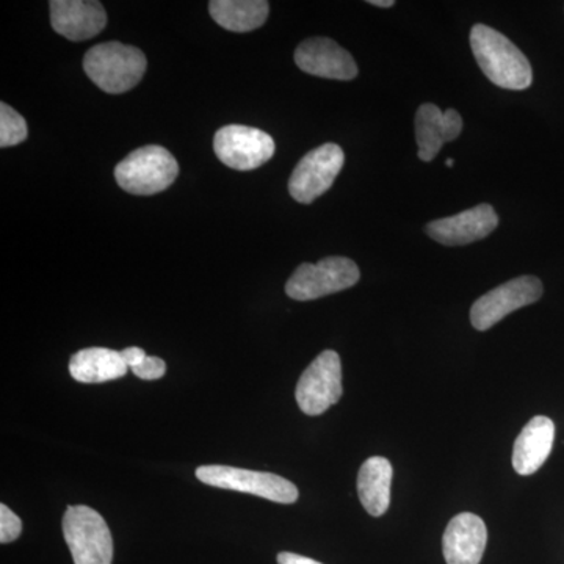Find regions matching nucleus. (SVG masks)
Listing matches in <instances>:
<instances>
[{
	"instance_id": "6",
	"label": "nucleus",
	"mask_w": 564,
	"mask_h": 564,
	"mask_svg": "<svg viewBox=\"0 0 564 564\" xmlns=\"http://www.w3.org/2000/svg\"><path fill=\"white\" fill-rule=\"evenodd\" d=\"M196 478L214 488L251 494L272 502L295 503L299 500L296 486L276 474L256 473L231 466H202L196 469Z\"/></svg>"
},
{
	"instance_id": "9",
	"label": "nucleus",
	"mask_w": 564,
	"mask_h": 564,
	"mask_svg": "<svg viewBox=\"0 0 564 564\" xmlns=\"http://www.w3.org/2000/svg\"><path fill=\"white\" fill-rule=\"evenodd\" d=\"M343 148L334 143L322 144L307 152L293 170L289 192L295 202L311 204L328 192L344 169Z\"/></svg>"
},
{
	"instance_id": "21",
	"label": "nucleus",
	"mask_w": 564,
	"mask_h": 564,
	"mask_svg": "<svg viewBox=\"0 0 564 564\" xmlns=\"http://www.w3.org/2000/svg\"><path fill=\"white\" fill-rule=\"evenodd\" d=\"M22 532V522L7 505H0V543L17 541Z\"/></svg>"
},
{
	"instance_id": "14",
	"label": "nucleus",
	"mask_w": 564,
	"mask_h": 564,
	"mask_svg": "<svg viewBox=\"0 0 564 564\" xmlns=\"http://www.w3.org/2000/svg\"><path fill=\"white\" fill-rule=\"evenodd\" d=\"M488 543V529L484 519L474 513L455 516L448 522L443 538L444 558L447 564H480Z\"/></svg>"
},
{
	"instance_id": "23",
	"label": "nucleus",
	"mask_w": 564,
	"mask_h": 564,
	"mask_svg": "<svg viewBox=\"0 0 564 564\" xmlns=\"http://www.w3.org/2000/svg\"><path fill=\"white\" fill-rule=\"evenodd\" d=\"M122 359H124L126 366L129 367V370L132 369L135 364H139L144 356H148L144 350H141L139 347H129L126 350L121 351Z\"/></svg>"
},
{
	"instance_id": "7",
	"label": "nucleus",
	"mask_w": 564,
	"mask_h": 564,
	"mask_svg": "<svg viewBox=\"0 0 564 564\" xmlns=\"http://www.w3.org/2000/svg\"><path fill=\"white\" fill-rule=\"evenodd\" d=\"M343 364L336 351L326 350L304 370L296 384V403L307 415H321L343 397Z\"/></svg>"
},
{
	"instance_id": "13",
	"label": "nucleus",
	"mask_w": 564,
	"mask_h": 564,
	"mask_svg": "<svg viewBox=\"0 0 564 564\" xmlns=\"http://www.w3.org/2000/svg\"><path fill=\"white\" fill-rule=\"evenodd\" d=\"M50 7L52 28L70 41L90 40L107 25V13L101 2L52 0Z\"/></svg>"
},
{
	"instance_id": "10",
	"label": "nucleus",
	"mask_w": 564,
	"mask_h": 564,
	"mask_svg": "<svg viewBox=\"0 0 564 564\" xmlns=\"http://www.w3.org/2000/svg\"><path fill=\"white\" fill-rule=\"evenodd\" d=\"M543 296V282L536 276H519L485 293L470 310V322L478 332L492 328L507 315L536 303Z\"/></svg>"
},
{
	"instance_id": "16",
	"label": "nucleus",
	"mask_w": 564,
	"mask_h": 564,
	"mask_svg": "<svg viewBox=\"0 0 564 564\" xmlns=\"http://www.w3.org/2000/svg\"><path fill=\"white\" fill-rule=\"evenodd\" d=\"M555 440L554 422L536 415L519 434L513 448V467L519 475H532L541 469L552 452Z\"/></svg>"
},
{
	"instance_id": "26",
	"label": "nucleus",
	"mask_w": 564,
	"mask_h": 564,
	"mask_svg": "<svg viewBox=\"0 0 564 564\" xmlns=\"http://www.w3.org/2000/svg\"><path fill=\"white\" fill-rule=\"evenodd\" d=\"M445 163H447V165H448V166H454V163H455V162H454V161H452V159H448V161H447V162H445Z\"/></svg>"
},
{
	"instance_id": "2",
	"label": "nucleus",
	"mask_w": 564,
	"mask_h": 564,
	"mask_svg": "<svg viewBox=\"0 0 564 564\" xmlns=\"http://www.w3.org/2000/svg\"><path fill=\"white\" fill-rule=\"evenodd\" d=\"M147 66L143 52L118 41L91 47L84 58L87 76L109 95L132 90L147 73Z\"/></svg>"
},
{
	"instance_id": "4",
	"label": "nucleus",
	"mask_w": 564,
	"mask_h": 564,
	"mask_svg": "<svg viewBox=\"0 0 564 564\" xmlns=\"http://www.w3.org/2000/svg\"><path fill=\"white\" fill-rule=\"evenodd\" d=\"M63 536L74 564H111L113 540L98 511L85 505L68 507L63 516Z\"/></svg>"
},
{
	"instance_id": "19",
	"label": "nucleus",
	"mask_w": 564,
	"mask_h": 564,
	"mask_svg": "<svg viewBox=\"0 0 564 564\" xmlns=\"http://www.w3.org/2000/svg\"><path fill=\"white\" fill-rule=\"evenodd\" d=\"M210 17L229 32H251L261 28L269 18L265 0H212Z\"/></svg>"
},
{
	"instance_id": "1",
	"label": "nucleus",
	"mask_w": 564,
	"mask_h": 564,
	"mask_svg": "<svg viewBox=\"0 0 564 564\" xmlns=\"http://www.w3.org/2000/svg\"><path fill=\"white\" fill-rule=\"evenodd\" d=\"M470 47L478 66L497 87L521 91L532 85V65L502 33L489 25L475 24L470 31Z\"/></svg>"
},
{
	"instance_id": "17",
	"label": "nucleus",
	"mask_w": 564,
	"mask_h": 564,
	"mask_svg": "<svg viewBox=\"0 0 564 564\" xmlns=\"http://www.w3.org/2000/svg\"><path fill=\"white\" fill-rule=\"evenodd\" d=\"M129 372L121 351L110 348H85L69 359V373L84 384L107 383L118 380Z\"/></svg>"
},
{
	"instance_id": "12",
	"label": "nucleus",
	"mask_w": 564,
	"mask_h": 564,
	"mask_svg": "<svg viewBox=\"0 0 564 564\" xmlns=\"http://www.w3.org/2000/svg\"><path fill=\"white\" fill-rule=\"evenodd\" d=\"M499 226V217L489 204H480L454 217L441 218L426 225V234L447 247H462L485 239Z\"/></svg>"
},
{
	"instance_id": "18",
	"label": "nucleus",
	"mask_w": 564,
	"mask_h": 564,
	"mask_svg": "<svg viewBox=\"0 0 564 564\" xmlns=\"http://www.w3.org/2000/svg\"><path fill=\"white\" fill-rule=\"evenodd\" d=\"M392 464L383 456H373L362 464L358 474V494L362 507L373 518L386 514L391 505Z\"/></svg>"
},
{
	"instance_id": "20",
	"label": "nucleus",
	"mask_w": 564,
	"mask_h": 564,
	"mask_svg": "<svg viewBox=\"0 0 564 564\" xmlns=\"http://www.w3.org/2000/svg\"><path fill=\"white\" fill-rule=\"evenodd\" d=\"M28 122L13 107L0 104V147H17L28 139Z\"/></svg>"
},
{
	"instance_id": "5",
	"label": "nucleus",
	"mask_w": 564,
	"mask_h": 564,
	"mask_svg": "<svg viewBox=\"0 0 564 564\" xmlns=\"http://www.w3.org/2000/svg\"><path fill=\"white\" fill-rule=\"evenodd\" d=\"M361 278L358 265L347 258H326L302 263L285 284V293L296 302H311L350 289Z\"/></svg>"
},
{
	"instance_id": "25",
	"label": "nucleus",
	"mask_w": 564,
	"mask_h": 564,
	"mask_svg": "<svg viewBox=\"0 0 564 564\" xmlns=\"http://www.w3.org/2000/svg\"><path fill=\"white\" fill-rule=\"evenodd\" d=\"M370 6L380 7V9H391V7L395 6L393 0H370Z\"/></svg>"
},
{
	"instance_id": "3",
	"label": "nucleus",
	"mask_w": 564,
	"mask_h": 564,
	"mask_svg": "<svg viewBox=\"0 0 564 564\" xmlns=\"http://www.w3.org/2000/svg\"><path fill=\"white\" fill-rule=\"evenodd\" d=\"M180 165L172 152L162 147L139 148L115 169V177L122 191L132 195H158L176 181Z\"/></svg>"
},
{
	"instance_id": "15",
	"label": "nucleus",
	"mask_w": 564,
	"mask_h": 564,
	"mask_svg": "<svg viewBox=\"0 0 564 564\" xmlns=\"http://www.w3.org/2000/svg\"><path fill=\"white\" fill-rule=\"evenodd\" d=\"M463 131V118L458 111H443L434 104H423L415 113V139L419 159L432 162L447 141L458 139Z\"/></svg>"
},
{
	"instance_id": "22",
	"label": "nucleus",
	"mask_w": 564,
	"mask_h": 564,
	"mask_svg": "<svg viewBox=\"0 0 564 564\" xmlns=\"http://www.w3.org/2000/svg\"><path fill=\"white\" fill-rule=\"evenodd\" d=\"M131 370L141 380H159L166 372V364L161 358H158V356H144Z\"/></svg>"
},
{
	"instance_id": "24",
	"label": "nucleus",
	"mask_w": 564,
	"mask_h": 564,
	"mask_svg": "<svg viewBox=\"0 0 564 564\" xmlns=\"http://www.w3.org/2000/svg\"><path fill=\"white\" fill-rule=\"evenodd\" d=\"M278 564H323L315 562L313 558H307V556L292 554V552H281L278 555Z\"/></svg>"
},
{
	"instance_id": "11",
	"label": "nucleus",
	"mask_w": 564,
	"mask_h": 564,
	"mask_svg": "<svg viewBox=\"0 0 564 564\" xmlns=\"http://www.w3.org/2000/svg\"><path fill=\"white\" fill-rule=\"evenodd\" d=\"M299 68L311 76L323 79L351 80L358 76V66L350 52L329 39H310L303 41L295 51Z\"/></svg>"
},
{
	"instance_id": "8",
	"label": "nucleus",
	"mask_w": 564,
	"mask_h": 564,
	"mask_svg": "<svg viewBox=\"0 0 564 564\" xmlns=\"http://www.w3.org/2000/svg\"><path fill=\"white\" fill-rule=\"evenodd\" d=\"M214 150L229 169L251 172L273 158L274 140L261 129L231 124L215 133Z\"/></svg>"
}]
</instances>
